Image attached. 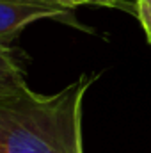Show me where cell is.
<instances>
[{"instance_id": "1", "label": "cell", "mask_w": 151, "mask_h": 153, "mask_svg": "<svg viewBox=\"0 0 151 153\" xmlns=\"http://www.w3.org/2000/svg\"><path fill=\"white\" fill-rule=\"evenodd\" d=\"M96 78L80 75L55 94H0V153H84L82 107Z\"/></svg>"}, {"instance_id": "2", "label": "cell", "mask_w": 151, "mask_h": 153, "mask_svg": "<svg viewBox=\"0 0 151 153\" xmlns=\"http://www.w3.org/2000/svg\"><path fill=\"white\" fill-rule=\"evenodd\" d=\"M71 11L52 0H0V43L11 45L23 29L39 20H61L78 27Z\"/></svg>"}, {"instance_id": "3", "label": "cell", "mask_w": 151, "mask_h": 153, "mask_svg": "<svg viewBox=\"0 0 151 153\" xmlns=\"http://www.w3.org/2000/svg\"><path fill=\"white\" fill-rule=\"evenodd\" d=\"M27 76L11 45L0 43V94L27 89Z\"/></svg>"}, {"instance_id": "4", "label": "cell", "mask_w": 151, "mask_h": 153, "mask_svg": "<svg viewBox=\"0 0 151 153\" xmlns=\"http://www.w3.org/2000/svg\"><path fill=\"white\" fill-rule=\"evenodd\" d=\"M68 9H75L78 5H98V7H112V9H124L130 11L132 7L124 0H53Z\"/></svg>"}, {"instance_id": "5", "label": "cell", "mask_w": 151, "mask_h": 153, "mask_svg": "<svg viewBox=\"0 0 151 153\" xmlns=\"http://www.w3.org/2000/svg\"><path fill=\"white\" fill-rule=\"evenodd\" d=\"M135 14L139 20L151 16V0H137L135 2Z\"/></svg>"}, {"instance_id": "6", "label": "cell", "mask_w": 151, "mask_h": 153, "mask_svg": "<svg viewBox=\"0 0 151 153\" xmlns=\"http://www.w3.org/2000/svg\"><path fill=\"white\" fill-rule=\"evenodd\" d=\"M139 22H141L142 30H144V34H146V38H148V43L151 45V16L144 18V20H139Z\"/></svg>"}, {"instance_id": "7", "label": "cell", "mask_w": 151, "mask_h": 153, "mask_svg": "<svg viewBox=\"0 0 151 153\" xmlns=\"http://www.w3.org/2000/svg\"><path fill=\"white\" fill-rule=\"evenodd\" d=\"M52 2H53V0H52Z\"/></svg>"}]
</instances>
